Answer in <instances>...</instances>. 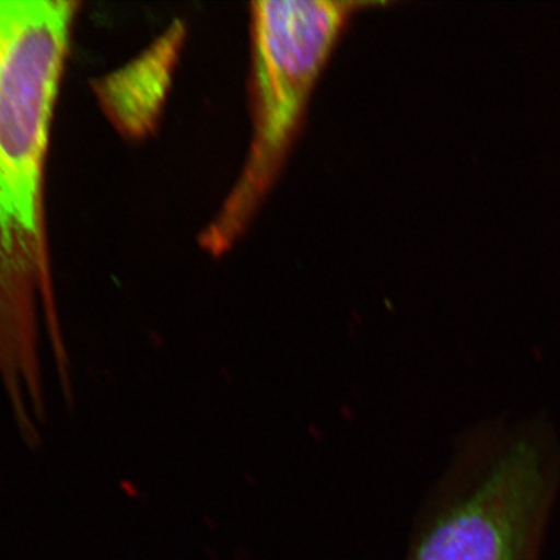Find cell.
<instances>
[{"label":"cell","instance_id":"6da1fadb","mask_svg":"<svg viewBox=\"0 0 560 560\" xmlns=\"http://www.w3.org/2000/svg\"><path fill=\"white\" fill-rule=\"evenodd\" d=\"M74 15L58 0H0V350L34 338L38 298L56 326L44 173Z\"/></svg>","mask_w":560,"mask_h":560},{"label":"cell","instance_id":"7a4b0ae2","mask_svg":"<svg viewBox=\"0 0 560 560\" xmlns=\"http://www.w3.org/2000/svg\"><path fill=\"white\" fill-rule=\"evenodd\" d=\"M354 5L325 0L252 4L256 135L240 185L208 231L209 249H226L268 190L319 70Z\"/></svg>","mask_w":560,"mask_h":560},{"label":"cell","instance_id":"3957f363","mask_svg":"<svg viewBox=\"0 0 560 560\" xmlns=\"http://www.w3.org/2000/svg\"><path fill=\"white\" fill-rule=\"evenodd\" d=\"M548 503L540 450L517 443L439 511L411 560H538Z\"/></svg>","mask_w":560,"mask_h":560}]
</instances>
